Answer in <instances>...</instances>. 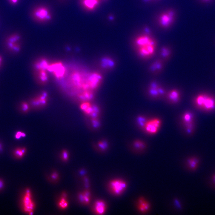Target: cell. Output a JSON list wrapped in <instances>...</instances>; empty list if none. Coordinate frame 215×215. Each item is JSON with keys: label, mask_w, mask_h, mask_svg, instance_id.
Returning <instances> with one entry per match:
<instances>
[{"label": "cell", "mask_w": 215, "mask_h": 215, "mask_svg": "<svg viewBox=\"0 0 215 215\" xmlns=\"http://www.w3.org/2000/svg\"><path fill=\"white\" fill-rule=\"evenodd\" d=\"M108 141L105 139H102L98 142L96 148L100 151L103 152L108 149Z\"/></svg>", "instance_id": "cell-19"}, {"label": "cell", "mask_w": 215, "mask_h": 215, "mask_svg": "<svg viewBox=\"0 0 215 215\" xmlns=\"http://www.w3.org/2000/svg\"><path fill=\"white\" fill-rule=\"evenodd\" d=\"M127 184L124 180L119 178L112 179L108 183V188L112 194L118 196L121 195L125 191Z\"/></svg>", "instance_id": "cell-2"}, {"label": "cell", "mask_w": 215, "mask_h": 215, "mask_svg": "<svg viewBox=\"0 0 215 215\" xmlns=\"http://www.w3.org/2000/svg\"><path fill=\"white\" fill-rule=\"evenodd\" d=\"M161 86L155 81H151L148 85V93L151 97L157 98L160 97L159 90Z\"/></svg>", "instance_id": "cell-7"}, {"label": "cell", "mask_w": 215, "mask_h": 215, "mask_svg": "<svg viewBox=\"0 0 215 215\" xmlns=\"http://www.w3.org/2000/svg\"><path fill=\"white\" fill-rule=\"evenodd\" d=\"M19 37L17 35L11 37L8 40L7 45L9 48L14 52H18L20 49V46L18 41Z\"/></svg>", "instance_id": "cell-13"}, {"label": "cell", "mask_w": 215, "mask_h": 215, "mask_svg": "<svg viewBox=\"0 0 215 215\" xmlns=\"http://www.w3.org/2000/svg\"><path fill=\"white\" fill-rule=\"evenodd\" d=\"M26 136V134L24 133L21 131H18L16 133L15 137L16 139H18L21 137H24Z\"/></svg>", "instance_id": "cell-29"}, {"label": "cell", "mask_w": 215, "mask_h": 215, "mask_svg": "<svg viewBox=\"0 0 215 215\" xmlns=\"http://www.w3.org/2000/svg\"><path fill=\"white\" fill-rule=\"evenodd\" d=\"M164 61L161 59L155 60L150 65L149 71L154 75H157L162 72L164 67Z\"/></svg>", "instance_id": "cell-8"}, {"label": "cell", "mask_w": 215, "mask_h": 215, "mask_svg": "<svg viewBox=\"0 0 215 215\" xmlns=\"http://www.w3.org/2000/svg\"><path fill=\"white\" fill-rule=\"evenodd\" d=\"M173 15V12L171 11L162 14L159 18V22L161 25L164 27L169 26L172 22Z\"/></svg>", "instance_id": "cell-11"}, {"label": "cell", "mask_w": 215, "mask_h": 215, "mask_svg": "<svg viewBox=\"0 0 215 215\" xmlns=\"http://www.w3.org/2000/svg\"><path fill=\"white\" fill-rule=\"evenodd\" d=\"M2 150V146L1 144L0 143V151L1 150Z\"/></svg>", "instance_id": "cell-37"}, {"label": "cell", "mask_w": 215, "mask_h": 215, "mask_svg": "<svg viewBox=\"0 0 215 215\" xmlns=\"http://www.w3.org/2000/svg\"><path fill=\"white\" fill-rule=\"evenodd\" d=\"M12 2L15 3H16L17 1L18 0H11Z\"/></svg>", "instance_id": "cell-36"}, {"label": "cell", "mask_w": 215, "mask_h": 215, "mask_svg": "<svg viewBox=\"0 0 215 215\" xmlns=\"http://www.w3.org/2000/svg\"><path fill=\"white\" fill-rule=\"evenodd\" d=\"M135 44L138 55L143 59L150 58L155 53L156 42L148 34H144L137 37L135 41Z\"/></svg>", "instance_id": "cell-1"}, {"label": "cell", "mask_w": 215, "mask_h": 215, "mask_svg": "<svg viewBox=\"0 0 215 215\" xmlns=\"http://www.w3.org/2000/svg\"><path fill=\"white\" fill-rule=\"evenodd\" d=\"M47 70L48 71L52 73L56 78L58 79H61L64 77L66 73L64 66L60 62L49 63Z\"/></svg>", "instance_id": "cell-4"}, {"label": "cell", "mask_w": 215, "mask_h": 215, "mask_svg": "<svg viewBox=\"0 0 215 215\" xmlns=\"http://www.w3.org/2000/svg\"><path fill=\"white\" fill-rule=\"evenodd\" d=\"M167 98L170 101L173 103L178 102L180 98V94L179 90L176 89L170 90L167 94Z\"/></svg>", "instance_id": "cell-15"}, {"label": "cell", "mask_w": 215, "mask_h": 215, "mask_svg": "<svg viewBox=\"0 0 215 215\" xmlns=\"http://www.w3.org/2000/svg\"><path fill=\"white\" fill-rule=\"evenodd\" d=\"M132 147L134 150L137 151L144 150L146 148V143L143 141L139 139H136L132 143Z\"/></svg>", "instance_id": "cell-17"}, {"label": "cell", "mask_w": 215, "mask_h": 215, "mask_svg": "<svg viewBox=\"0 0 215 215\" xmlns=\"http://www.w3.org/2000/svg\"><path fill=\"white\" fill-rule=\"evenodd\" d=\"M33 15L36 19L40 21L48 20L50 19L51 17L48 10L43 7L36 8L34 11Z\"/></svg>", "instance_id": "cell-6"}, {"label": "cell", "mask_w": 215, "mask_h": 215, "mask_svg": "<svg viewBox=\"0 0 215 215\" xmlns=\"http://www.w3.org/2000/svg\"><path fill=\"white\" fill-rule=\"evenodd\" d=\"M37 70V78L41 83H45L48 79L47 69L45 67L35 66Z\"/></svg>", "instance_id": "cell-14"}, {"label": "cell", "mask_w": 215, "mask_h": 215, "mask_svg": "<svg viewBox=\"0 0 215 215\" xmlns=\"http://www.w3.org/2000/svg\"><path fill=\"white\" fill-rule=\"evenodd\" d=\"M159 55L161 59L164 61L169 59L171 55V50L170 48L167 46L161 47L159 50Z\"/></svg>", "instance_id": "cell-16"}, {"label": "cell", "mask_w": 215, "mask_h": 215, "mask_svg": "<svg viewBox=\"0 0 215 215\" xmlns=\"http://www.w3.org/2000/svg\"><path fill=\"white\" fill-rule=\"evenodd\" d=\"M84 182H85V186L86 187H89V181L88 179L86 177H85L84 178Z\"/></svg>", "instance_id": "cell-34"}, {"label": "cell", "mask_w": 215, "mask_h": 215, "mask_svg": "<svg viewBox=\"0 0 215 215\" xmlns=\"http://www.w3.org/2000/svg\"><path fill=\"white\" fill-rule=\"evenodd\" d=\"M193 116L191 113L186 111L184 113L182 117V121L184 126L193 124Z\"/></svg>", "instance_id": "cell-18"}, {"label": "cell", "mask_w": 215, "mask_h": 215, "mask_svg": "<svg viewBox=\"0 0 215 215\" xmlns=\"http://www.w3.org/2000/svg\"><path fill=\"white\" fill-rule=\"evenodd\" d=\"M2 62V59L1 57L0 56V66L1 64V63Z\"/></svg>", "instance_id": "cell-39"}, {"label": "cell", "mask_w": 215, "mask_h": 215, "mask_svg": "<svg viewBox=\"0 0 215 215\" xmlns=\"http://www.w3.org/2000/svg\"><path fill=\"white\" fill-rule=\"evenodd\" d=\"M213 179L214 181L215 182V175L213 176Z\"/></svg>", "instance_id": "cell-40"}, {"label": "cell", "mask_w": 215, "mask_h": 215, "mask_svg": "<svg viewBox=\"0 0 215 215\" xmlns=\"http://www.w3.org/2000/svg\"><path fill=\"white\" fill-rule=\"evenodd\" d=\"M102 67L106 68L112 67L114 65L113 60L108 57H105L102 59L101 62Z\"/></svg>", "instance_id": "cell-22"}, {"label": "cell", "mask_w": 215, "mask_h": 215, "mask_svg": "<svg viewBox=\"0 0 215 215\" xmlns=\"http://www.w3.org/2000/svg\"><path fill=\"white\" fill-rule=\"evenodd\" d=\"M21 109L24 112H26L29 110V105L28 104L25 102H22L21 105Z\"/></svg>", "instance_id": "cell-27"}, {"label": "cell", "mask_w": 215, "mask_h": 215, "mask_svg": "<svg viewBox=\"0 0 215 215\" xmlns=\"http://www.w3.org/2000/svg\"><path fill=\"white\" fill-rule=\"evenodd\" d=\"M109 19L110 20H112L113 19V17L112 16H110L109 17Z\"/></svg>", "instance_id": "cell-38"}, {"label": "cell", "mask_w": 215, "mask_h": 215, "mask_svg": "<svg viewBox=\"0 0 215 215\" xmlns=\"http://www.w3.org/2000/svg\"><path fill=\"white\" fill-rule=\"evenodd\" d=\"M93 208V212L96 214H102L105 212L107 205L103 200H98L94 202Z\"/></svg>", "instance_id": "cell-12"}, {"label": "cell", "mask_w": 215, "mask_h": 215, "mask_svg": "<svg viewBox=\"0 0 215 215\" xmlns=\"http://www.w3.org/2000/svg\"><path fill=\"white\" fill-rule=\"evenodd\" d=\"M4 185V183L3 181L0 179V189L2 188Z\"/></svg>", "instance_id": "cell-35"}, {"label": "cell", "mask_w": 215, "mask_h": 215, "mask_svg": "<svg viewBox=\"0 0 215 215\" xmlns=\"http://www.w3.org/2000/svg\"><path fill=\"white\" fill-rule=\"evenodd\" d=\"M51 177L53 179H57L58 177V174L56 172H54L52 174Z\"/></svg>", "instance_id": "cell-33"}, {"label": "cell", "mask_w": 215, "mask_h": 215, "mask_svg": "<svg viewBox=\"0 0 215 215\" xmlns=\"http://www.w3.org/2000/svg\"><path fill=\"white\" fill-rule=\"evenodd\" d=\"M199 162L198 160L195 157H191L188 159L186 161V164L190 169L194 170L196 167Z\"/></svg>", "instance_id": "cell-21"}, {"label": "cell", "mask_w": 215, "mask_h": 215, "mask_svg": "<svg viewBox=\"0 0 215 215\" xmlns=\"http://www.w3.org/2000/svg\"><path fill=\"white\" fill-rule=\"evenodd\" d=\"M85 205L88 204L90 200L91 194L90 191L86 190L83 192Z\"/></svg>", "instance_id": "cell-23"}, {"label": "cell", "mask_w": 215, "mask_h": 215, "mask_svg": "<svg viewBox=\"0 0 215 215\" xmlns=\"http://www.w3.org/2000/svg\"><path fill=\"white\" fill-rule=\"evenodd\" d=\"M202 0L204 1L207 2V1H210V0Z\"/></svg>", "instance_id": "cell-41"}, {"label": "cell", "mask_w": 215, "mask_h": 215, "mask_svg": "<svg viewBox=\"0 0 215 215\" xmlns=\"http://www.w3.org/2000/svg\"><path fill=\"white\" fill-rule=\"evenodd\" d=\"M195 101L197 106L206 110H211L215 107V100L213 98L208 96L199 95L196 97Z\"/></svg>", "instance_id": "cell-3"}, {"label": "cell", "mask_w": 215, "mask_h": 215, "mask_svg": "<svg viewBox=\"0 0 215 215\" xmlns=\"http://www.w3.org/2000/svg\"><path fill=\"white\" fill-rule=\"evenodd\" d=\"M148 120L143 115H139L136 118V123L139 127L143 130Z\"/></svg>", "instance_id": "cell-20"}, {"label": "cell", "mask_w": 215, "mask_h": 215, "mask_svg": "<svg viewBox=\"0 0 215 215\" xmlns=\"http://www.w3.org/2000/svg\"><path fill=\"white\" fill-rule=\"evenodd\" d=\"M65 198L62 197L59 203V205L62 209L66 208L68 205V203Z\"/></svg>", "instance_id": "cell-26"}, {"label": "cell", "mask_w": 215, "mask_h": 215, "mask_svg": "<svg viewBox=\"0 0 215 215\" xmlns=\"http://www.w3.org/2000/svg\"><path fill=\"white\" fill-rule=\"evenodd\" d=\"M91 105V103L88 102H85L82 103L80 106L81 109L85 111Z\"/></svg>", "instance_id": "cell-28"}, {"label": "cell", "mask_w": 215, "mask_h": 215, "mask_svg": "<svg viewBox=\"0 0 215 215\" xmlns=\"http://www.w3.org/2000/svg\"><path fill=\"white\" fill-rule=\"evenodd\" d=\"M78 198L79 200L81 203L84 204V201L83 196V194L82 193H80L78 195Z\"/></svg>", "instance_id": "cell-31"}, {"label": "cell", "mask_w": 215, "mask_h": 215, "mask_svg": "<svg viewBox=\"0 0 215 215\" xmlns=\"http://www.w3.org/2000/svg\"><path fill=\"white\" fill-rule=\"evenodd\" d=\"M136 205L138 210L142 213L148 212L150 208V204L148 201L142 197L138 199Z\"/></svg>", "instance_id": "cell-10"}, {"label": "cell", "mask_w": 215, "mask_h": 215, "mask_svg": "<svg viewBox=\"0 0 215 215\" xmlns=\"http://www.w3.org/2000/svg\"><path fill=\"white\" fill-rule=\"evenodd\" d=\"M68 153L67 150H64L62 152V158L64 161H67L68 158Z\"/></svg>", "instance_id": "cell-30"}, {"label": "cell", "mask_w": 215, "mask_h": 215, "mask_svg": "<svg viewBox=\"0 0 215 215\" xmlns=\"http://www.w3.org/2000/svg\"><path fill=\"white\" fill-rule=\"evenodd\" d=\"M14 155L17 158H22L24 155L22 152L21 148H18L16 149L14 151Z\"/></svg>", "instance_id": "cell-25"}, {"label": "cell", "mask_w": 215, "mask_h": 215, "mask_svg": "<svg viewBox=\"0 0 215 215\" xmlns=\"http://www.w3.org/2000/svg\"><path fill=\"white\" fill-rule=\"evenodd\" d=\"M84 4L87 7L92 8L97 3V0H84Z\"/></svg>", "instance_id": "cell-24"}, {"label": "cell", "mask_w": 215, "mask_h": 215, "mask_svg": "<svg viewBox=\"0 0 215 215\" xmlns=\"http://www.w3.org/2000/svg\"><path fill=\"white\" fill-rule=\"evenodd\" d=\"M31 197L30 191L27 189L23 199L24 210L27 213L32 211L34 207V204L32 201Z\"/></svg>", "instance_id": "cell-9"}, {"label": "cell", "mask_w": 215, "mask_h": 215, "mask_svg": "<svg viewBox=\"0 0 215 215\" xmlns=\"http://www.w3.org/2000/svg\"><path fill=\"white\" fill-rule=\"evenodd\" d=\"M174 201L176 205L177 206V207L179 209H181L182 207L179 201L177 199H175Z\"/></svg>", "instance_id": "cell-32"}, {"label": "cell", "mask_w": 215, "mask_h": 215, "mask_svg": "<svg viewBox=\"0 0 215 215\" xmlns=\"http://www.w3.org/2000/svg\"><path fill=\"white\" fill-rule=\"evenodd\" d=\"M161 121L158 118L148 120L144 129L148 133L153 135L157 133L161 127Z\"/></svg>", "instance_id": "cell-5"}]
</instances>
